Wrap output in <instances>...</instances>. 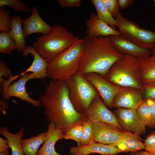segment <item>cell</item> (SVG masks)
Returning a JSON list of instances; mask_svg holds the SVG:
<instances>
[{
  "mask_svg": "<svg viewBox=\"0 0 155 155\" xmlns=\"http://www.w3.org/2000/svg\"><path fill=\"white\" fill-rule=\"evenodd\" d=\"M38 100L44 109L47 121L61 129L64 134L73 126L82 124L86 118L78 113L72 104L65 80H51Z\"/></svg>",
  "mask_w": 155,
  "mask_h": 155,
  "instance_id": "obj_1",
  "label": "cell"
},
{
  "mask_svg": "<svg viewBox=\"0 0 155 155\" xmlns=\"http://www.w3.org/2000/svg\"><path fill=\"white\" fill-rule=\"evenodd\" d=\"M85 46L78 72L84 75L95 73L104 78L114 63L123 55L117 49L109 36L84 38Z\"/></svg>",
  "mask_w": 155,
  "mask_h": 155,
  "instance_id": "obj_2",
  "label": "cell"
},
{
  "mask_svg": "<svg viewBox=\"0 0 155 155\" xmlns=\"http://www.w3.org/2000/svg\"><path fill=\"white\" fill-rule=\"evenodd\" d=\"M79 38L65 27L59 24L52 26L50 32L37 37L33 48L48 63L69 48Z\"/></svg>",
  "mask_w": 155,
  "mask_h": 155,
  "instance_id": "obj_3",
  "label": "cell"
},
{
  "mask_svg": "<svg viewBox=\"0 0 155 155\" xmlns=\"http://www.w3.org/2000/svg\"><path fill=\"white\" fill-rule=\"evenodd\" d=\"M85 46L84 38L79 39L48 63L47 77L65 80L78 72Z\"/></svg>",
  "mask_w": 155,
  "mask_h": 155,
  "instance_id": "obj_4",
  "label": "cell"
},
{
  "mask_svg": "<svg viewBox=\"0 0 155 155\" xmlns=\"http://www.w3.org/2000/svg\"><path fill=\"white\" fill-rule=\"evenodd\" d=\"M140 61L137 57L123 55L112 65L104 78L122 87H132L141 90Z\"/></svg>",
  "mask_w": 155,
  "mask_h": 155,
  "instance_id": "obj_5",
  "label": "cell"
},
{
  "mask_svg": "<svg viewBox=\"0 0 155 155\" xmlns=\"http://www.w3.org/2000/svg\"><path fill=\"white\" fill-rule=\"evenodd\" d=\"M69 89V97L76 111L85 116L93 100L99 95L84 75L77 72L65 80Z\"/></svg>",
  "mask_w": 155,
  "mask_h": 155,
  "instance_id": "obj_6",
  "label": "cell"
},
{
  "mask_svg": "<svg viewBox=\"0 0 155 155\" xmlns=\"http://www.w3.org/2000/svg\"><path fill=\"white\" fill-rule=\"evenodd\" d=\"M121 35L140 46L150 49L155 45V32L140 27L137 23L123 17L120 11L115 17Z\"/></svg>",
  "mask_w": 155,
  "mask_h": 155,
  "instance_id": "obj_7",
  "label": "cell"
},
{
  "mask_svg": "<svg viewBox=\"0 0 155 155\" xmlns=\"http://www.w3.org/2000/svg\"><path fill=\"white\" fill-rule=\"evenodd\" d=\"M84 75L98 92L107 107L110 108H113L114 98L123 87L111 83L96 73H89Z\"/></svg>",
  "mask_w": 155,
  "mask_h": 155,
  "instance_id": "obj_8",
  "label": "cell"
},
{
  "mask_svg": "<svg viewBox=\"0 0 155 155\" xmlns=\"http://www.w3.org/2000/svg\"><path fill=\"white\" fill-rule=\"evenodd\" d=\"M124 131L139 136L146 133V126L142 121L137 109L118 107L113 112Z\"/></svg>",
  "mask_w": 155,
  "mask_h": 155,
  "instance_id": "obj_9",
  "label": "cell"
},
{
  "mask_svg": "<svg viewBox=\"0 0 155 155\" xmlns=\"http://www.w3.org/2000/svg\"><path fill=\"white\" fill-rule=\"evenodd\" d=\"M85 116L93 122L106 123L124 131L115 114L108 108L99 95L91 102Z\"/></svg>",
  "mask_w": 155,
  "mask_h": 155,
  "instance_id": "obj_10",
  "label": "cell"
},
{
  "mask_svg": "<svg viewBox=\"0 0 155 155\" xmlns=\"http://www.w3.org/2000/svg\"><path fill=\"white\" fill-rule=\"evenodd\" d=\"M92 142L106 145H115L120 140L124 131L108 123L93 122Z\"/></svg>",
  "mask_w": 155,
  "mask_h": 155,
  "instance_id": "obj_11",
  "label": "cell"
},
{
  "mask_svg": "<svg viewBox=\"0 0 155 155\" xmlns=\"http://www.w3.org/2000/svg\"><path fill=\"white\" fill-rule=\"evenodd\" d=\"M20 75L21 77L17 81L13 82L3 91L2 98L8 100L11 97H16L22 101L28 102L35 107H39L41 105L40 101L30 98L25 89L26 83L31 80L29 73L22 71Z\"/></svg>",
  "mask_w": 155,
  "mask_h": 155,
  "instance_id": "obj_12",
  "label": "cell"
},
{
  "mask_svg": "<svg viewBox=\"0 0 155 155\" xmlns=\"http://www.w3.org/2000/svg\"><path fill=\"white\" fill-rule=\"evenodd\" d=\"M143 101L141 90L132 87H123L115 96L113 107L137 109Z\"/></svg>",
  "mask_w": 155,
  "mask_h": 155,
  "instance_id": "obj_13",
  "label": "cell"
},
{
  "mask_svg": "<svg viewBox=\"0 0 155 155\" xmlns=\"http://www.w3.org/2000/svg\"><path fill=\"white\" fill-rule=\"evenodd\" d=\"M117 50L123 55L133 56L140 59L151 56V49L140 46L122 35L109 36Z\"/></svg>",
  "mask_w": 155,
  "mask_h": 155,
  "instance_id": "obj_14",
  "label": "cell"
},
{
  "mask_svg": "<svg viewBox=\"0 0 155 155\" xmlns=\"http://www.w3.org/2000/svg\"><path fill=\"white\" fill-rule=\"evenodd\" d=\"M21 22L25 37L36 33L46 34L50 32L52 28L42 18L36 6L32 9L29 17L25 19L22 18Z\"/></svg>",
  "mask_w": 155,
  "mask_h": 155,
  "instance_id": "obj_15",
  "label": "cell"
},
{
  "mask_svg": "<svg viewBox=\"0 0 155 155\" xmlns=\"http://www.w3.org/2000/svg\"><path fill=\"white\" fill-rule=\"evenodd\" d=\"M86 34L90 37H107L121 35L120 32L111 27L101 20L97 14L91 13L90 18L86 20Z\"/></svg>",
  "mask_w": 155,
  "mask_h": 155,
  "instance_id": "obj_16",
  "label": "cell"
},
{
  "mask_svg": "<svg viewBox=\"0 0 155 155\" xmlns=\"http://www.w3.org/2000/svg\"><path fill=\"white\" fill-rule=\"evenodd\" d=\"M122 152L115 145L94 142L80 146H72L69 150V153L71 155H89L94 153L102 155H115Z\"/></svg>",
  "mask_w": 155,
  "mask_h": 155,
  "instance_id": "obj_17",
  "label": "cell"
},
{
  "mask_svg": "<svg viewBox=\"0 0 155 155\" xmlns=\"http://www.w3.org/2000/svg\"><path fill=\"white\" fill-rule=\"evenodd\" d=\"M33 55L34 59L30 67L24 72H32L29 73L31 79L35 78L43 79L47 77L48 63L43 59L36 52L32 46H26L25 50L22 53L24 57H28V54Z\"/></svg>",
  "mask_w": 155,
  "mask_h": 155,
  "instance_id": "obj_18",
  "label": "cell"
},
{
  "mask_svg": "<svg viewBox=\"0 0 155 155\" xmlns=\"http://www.w3.org/2000/svg\"><path fill=\"white\" fill-rule=\"evenodd\" d=\"M46 131V138L42 146L38 150L37 155H61L56 152L55 145L58 140L63 138V131L53 123H49Z\"/></svg>",
  "mask_w": 155,
  "mask_h": 155,
  "instance_id": "obj_19",
  "label": "cell"
},
{
  "mask_svg": "<svg viewBox=\"0 0 155 155\" xmlns=\"http://www.w3.org/2000/svg\"><path fill=\"white\" fill-rule=\"evenodd\" d=\"M115 145L123 152L133 153L145 148L144 144L140 140L138 136L124 130L123 136Z\"/></svg>",
  "mask_w": 155,
  "mask_h": 155,
  "instance_id": "obj_20",
  "label": "cell"
},
{
  "mask_svg": "<svg viewBox=\"0 0 155 155\" xmlns=\"http://www.w3.org/2000/svg\"><path fill=\"white\" fill-rule=\"evenodd\" d=\"M11 28L9 32L14 41L18 53H22L25 50L26 43L22 24V18L20 15H15L12 18Z\"/></svg>",
  "mask_w": 155,
  "mask_h": 155,
  "instance_id": "obj_21",
  "label": "cell"
},
{
  "mask_svg": "<svg viewBox=\"0 0 155 155\" xmlns=\"http://www.w3.org/2000/svg\"><path fill=\"white\" fill-rule=\"evenodd\" d=\"M25 128H22L17 133H13L9 131L5 126L0 128V133L7 140L9 148L11 150V155H25L23 151L21 144V140L24 135Z\"/></svg>",
  "mask_w": 155,
  "mask_h": 155,
  "instance_id": "obj_22",
  "label": "cell"
},
{
  "mask_svg": "<svg viewBox=\"0 0 155 155\" xmlns=\"http://www.w3.org/2000/svg\"><path fill=\"white\" fill-rule=\"evenodd\" d=\"M139 69L142 84L155 82V58L151 56L140 59Z\"/></svg>",
  "mask_w": 155,
  "mask_h": 155,
  "instance_id": "obj_23",
  "label": "cell"
},
{
  "mask_svg": "<svg viewBox=\"0 0 155 155\" xmlns=\"http://www.w3.org/2000/svg\"><path fill=\"white\" fill-rule=\"evenodd\" d=\"M47 131L26 139H22L21 144L25 155H37L40 146L44 143L47 137Z\"/></svg>",
  "mask_w": 155,
  "mask_h": 155,
  "instance_id": "obj_24",
  "label": "cell"
},
{
  "mask_svg": "<svg viewBox=\"0 0 155 155\" xmlns=\"http://www.w3.org/2000/svg\"><path fill=\"white\" fill-rule=\"evenodd\" d=\"M91 2L96 9L98 17L112 28L116 30L118 23L108 10L103 0H91Z\"/></svg>",
  "mask_w": 155,
  "mask_h": 155,
  "instance_id": "obj_25",
  "label": "cell"
},
{
  "mask_svg": "<svg viewBox=\"0 0 155 155\" xmlns=\"http://www.w3.org/2000/svg\"><path fill=\"white\" fill-rule=\"evenodd\" d=\"M137 110L141 119L146 126L150 128L155 127V118L150 112L146 101H143Z\"/></svg>",
  "mask_w": 155,
  "mask_h": 155,
  "instance_id": "obj_26",
  "label": "cell"
},
{
  "mask_svg": "<svg viewBox=\"0 0 155 155\" xmlns=\"http://www.w3.org/2000/svg\"><path fill=\"white\" fill-rule=\"evenodd\" d=\"M15 43L11 37L9 33H0V52L10 55L12 51L16 49Z\"/></svg>",
  "mask_w": 155,
  "mask_h": 155,
  "instance_id": "obj_27",
  "label": "cell"
},
{
  "mask_svg": "<svg viewBox=\"0 0 155 155\" xmlns=\"http://www.w3.org/2000/svg\"><path fill=\"white\" fill-rule=\"evenodd\" d=\"M82 125L83 133L80 146L86 145L92 142L93 137V122L86 118L82 123Z\"/></svg>",
  "mask_w": 155,
  "mask_h": 155,
  "instance_id": "obj_28",
  "label": "cell"
},
{
  "mask_svg": "<svg viewBox=\"0 0 155 155\" xmlns=\"http://www.w3.org/2000/svg\"><path fill=\"white\" fill-rule=\"evenodd\" d=\"M83 130L82 123L75 125L71 127L64 134L63 139L73 140L77 142L78 146H80Z\"/></svg>",
  "mask_w": 155,
  "mask_h": 155,
  "instance_id": "obj_29",
  "label": "cell"
},
{
  "mask_svg": "<svg viewBox=\"0 0 155 155\" xmlns=\"http://www.w3.org/2000/svg\"><path fill=\"white\" fill-rule=\"evenodd\" d=\"M10 11L3 7H0V32L9 33L10 31L12 18L9 17Z\"/></svg>",
  "mask_w": 155,
  "mask_h": 155,
  "instance_id": "obj_30",
  "label": "cell"
},
{
  "mask_svg": "<svg viewBox=\"0 0 155 155\" xmlns=\"http://www.w3.org/2000/svg\"><path fill=\"white\" fill-rule=\"evenodd\" d=\"M9 6L17 12H30L29 7L20 0H0V7Z\"/></svg>",
  "mask_w": 155,
  "mask_h": 155,
  "instance_id": "obj_31",
  "label": "cell"
},
{
  "mask_svg": "<svg viewBox=\"0 0 155 155\" xmlns=\"http://www.w3.org/2000/svg\"><path fill=\"white\" fill-rule=\"evenodd\" d=\"M141 90L144 101L155 99V82L142 84Z\"/></svg>",
  "mask_w": 155,
  "mask_h": 155,
  "instance_id": "obj_32",
  "label": "cell"
},
{
  "mask_svg": "<svg viewBox=\"0 0 155 155\" xmlns=\"http://www.w3.org/2000/svg\"><path fill=\"white\" fill-rule=\"evenodd\" d=\"M12 72L6 65V63L3 61V59L0 60V91L3 90V84L6 80V79L3 78V77L7 79L10 76L12 75Z\"/></svg>",
  "mask_w": 155,
  "mask_h": 155,
  "instance_id": "obj_33",
  "label": "cell"
},
{
  "mask_svg": "<svg viewBox=\"0 0 155 155\" xmlns=\"http://www.w3.org/2000/svg\"><path fill=\"white\" fill-rule=\"evenodd\" d=\"M108 10L114 18L119 13L120 7L118 0H103Z\"/></svg>",
  "mask_w": 155,
  "mask_h": 155,
  "instance_id": "obj_34",
  "label": "cell"
},
{
  "mask_svg": "<svg viewBox=\"0 0 155 155\" xmlns=\"http://www.w3.org/2000/svg\"><path fill=\"white\" fill-rule=\"evenodd\" d=\"M144 144L146 151L150 153H155V134L149 135L144 140Z\"/></svg>",
  "mask_w": 155,
  "mask_h": 155,
  "instance_id": "obj_35",
  "label": "cell"
},
{
  "mask_svg": "<svg viewBox=\"0 0 155 155\" xmlns=\"http://www.w3.org/2000/svg\"><path fill=\"white\" fill-rule=\"evenodd\" d=\"M57 2L62 8L79 7L82 4L80 0H58Z\"/></svg>",
  "mask_w": 155,
  "mask_h": 155,
  "instance_id": "obj_36",
  "label": "cell"
},
{
  "mask_svg": "<svg viewBox=\"0 0 155 155\" xmlns=\"http://www.w3.org/2000/svg\"><path fill=\"white\" fill-rule=\"evenodd\" d=\"M8 100L3 98L0 99V112L4 115H6V110L9 108Z\"/></svg>",
  "mask_w": 155,
  "mask_h": 155,
  "instance_id": "obj_37",
  "label": "cell"
},
{
  "mask_svg": "<svg viewBox=\"0 0 155 155\" xmlns=\"http://www.w3.org/2000/svg\"><path fill=\"white\" fill-rule=\"evenodd\" d=\"M9 148L7 140L0 137V152H9Z\"/></svg>",
  "mask_w": 155,
  "mask_h": 155,
  "instance_id": "obj_38",
  "label": "cell"
},
{
  "mask_svg": "<svg viewBox=\"0 0 155 155\" xmlns=\"http://www.w3.org/2000/svg\"><path fill=\"white\" fill-rule=\"evenodd\" d=\"M119 5L121 9L124 10L129 6L133 5L134 2L133 0H118Z\"/></svg>",
  "mask_w": 155,
  "mask_h": 155,
  "instance_id": "obj_39",
  "label": "cell"
},
{
  "mask_svg": "<svg viewBox=\"0 0 155 155\" xmlns=\"http://www.w3.org/2000/svg\"><path fill=\"white\" fill-rule=\"evenodd\" d=\"M146 102L150 112L155 118V99L149 100Z\"/></svg>",
  "mask_w": 155,
  "mask_h": 155,
  "instance_id": "obj_40",
  "label": "cell"
},
{
  "mask_svg": "<svg viewBox=\"0 0 155 155\" xmlns=\"http://www.w3.org/2000/svg\"><path fill=\"white\" fill-rule=\"evenodd\" d=\"M150 153L146 150L144 151L139 152L137 153H131L129 155H150Z\"/></svg>",
  "mask_w": 155,
  "mask_h": 155,
  "instance_id": "obj_41",
  "label": "cell"
},
{
  "mask_svg": "<svg viewBox=\"0 0 155 155\" xmlns=\"http://www.w3.org/2000/svg\"><path fill=\"white\" fill-rule=\"evenodd\" d=\"M151 50L152 52V55L151 56L152 57L155 58V45Z\"/></svg>",
  "mask_w": 155,
  "mask_h": 155,
  "instance_id": "obj_42",
  "label": "cell"
},
{
  "mask_svg": "<svg viewBox=\"0 0 155 155\" xmlns=\"http://www.w3.org/2000/svg\"><path fill=\"white\" fill-rule=\"evenodd\" d=\"M9 152H0V155H7Z\"/></svg>",
  "mask_w": 155,
  "mask_h": 155,
  "instance_id": "obj_43",
  "label": "cell"
},
{
  "mask_svg": "<svg viewBox=\"0 0 155 155\" xmlns=\"http://www.w3.org/2000/svg\"><path fill=\"white\" fill-rule=\"evenodd\" d=\"M150 155H155V153H150Z\"/></svg>",
  "mask_w": 155,
  "mask_h": 155,
  "instance_id": "obj_44",
  "label": "cell"
},
{
  "mask_svg": "<svg viewBox=\"0 0 155 155\" xmlns=\"http://www.w3.org/2000/svg\"><path fill=\"white\" fill-rule=\"evenodd\" d=\"M154 2L155 4V0H154Z\"/></svg>",
  "mask_w": 155,
  "mask_h": 155,
  "instance_id": "obj_45",
  "label": "cell"
}]
</instances>
